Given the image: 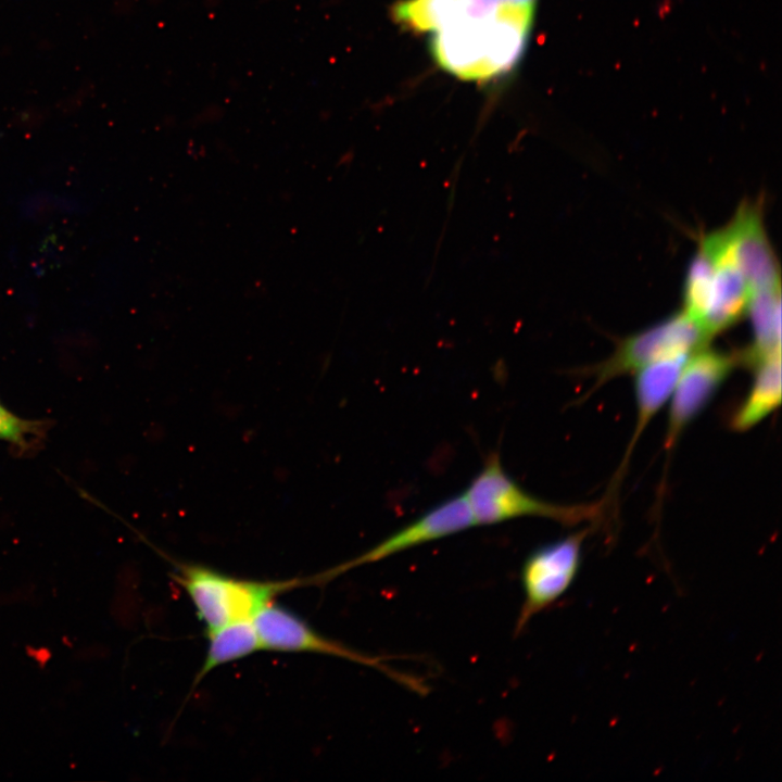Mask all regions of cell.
<instances>
[{
	"mask_svg": "<svg viewBox=\"0 0 782 782\" xmlns=\"http://www.w3.org/2000/svg\"><path fill=\"white\" fill-rule=\"evenodd\" d=\"M535 9L499 3L483 18H464L432 33L436 63L455 77L485 81L510 72L521 60Z\"/></svg>",
	"mask_w": 782,
	"mask_h": 782,
	"instance_id": "cell-1",
	"label": "cell"
},
{
	"mask_svg": "<svg viewBox=\"0 0 782 782\" xmlns=\"http://www.w3.org/2000/svg\"><path fill=\"white\" fill-rule=\"evenodd\" d=\"M175 580L192 602L206 631L252 619L277 595L301 584L299 579L256 581L232 577L210 567L180 564Z\"/></svg>",
	"mask_w": 782,
	"mask_h": 782,
	"instance_id": "cell-2",
	"label": "cell"
},
{
	"mask_svg": "<svg viewBox=\"0 0 782 782\" xmlns=\"http://www.w3.org/2000/svg\"><path fill=\"white\" fill-rule=\"evenodd\" d=\"M463 493L475 526L495 525L526 516L575 525L597 514L595 506L559 505L528 493L505 471L497 452L487 456L482 468Z\"/></svg>",
	"mask_w": 782,
	"mask_h": 782,
	"instance_id": "cell-3",
	"label": "cell"
},
{
	"mask_svg": "<svg viewBox=\"0 0 782 782\" xmlns=\"http://www.w3.org/2000/svg\"><path fill=\"white\" fill-rule=\"evenodd\" d=\"M709 340L684 312L674 314L622 340L610 357L597 367L596 386L620 375L636 373L660 360L689 356L706 346Z\"/></svg>",
	"mask_w": 782,
	"mask_h": 782,
	"instance_id": "cell-4",
	"label": "cell"
},
{
	"mask_svg": "<svg viewBox=\"0 0 782 782\" xmlns=\"http://www.w3.org/2000/svg\"><path fill=\"white\" fill-rule=\"evenodd\" d=\"M263 649L286 653H315L340 657L376 668L394 681L417 692L422 688L409 678L384 664L381 657L360 653L316 632L291 610L273 602L265 605L252 618Z\"/></svg>",
	"mask_w": 782,
	"mask_h": 782,
	"instance_id": "cell-5",
	"label": "cell"
},
{
	"mask_svg": "<svg viewBox=\"0 0 782 782\" xmlns=\"http://www.w3.org/2000/svg\"><path fill=\"white\" fill-rule=\"evenodd\" d=\"M586 531H579L532 552L521 569L524 602L517 617L515 634L520 633L539 613L555 603L573 582L581 564L582 542Z\"/></svg>",
	"mask_w": 782,
	"mask_h": 782,
	"instance_id": "cell-6",
	"label": "cell"
},
{
	"mask_svg": "<svg viewBox=\"0 0 782 782\" xmlns=\"http://www.w3.org/2000/svg\"><path fill=\"white\" fill-rule=\"evenodd\" d=\"M474 526L475 521L464 493L456 494L431 507L358 556L316 575L310 581L327 582L350 569L382 560Z\"/></svg>",
	"mask_w": 782,
	"mask_h": 782,
	"instance_id": "cell-7",
	"label": "cell"
},
{
	"mask_svg": "<svg viewBox=\"0 0 782 782\" xmlns=\"http://www.w3.org/2000/svg\"><path fill=\"white\" fill-rule=\"evenodd\" d=\"M740 363L739 354L706 346L685 361L671 392L665 446L670 450L683 430L712 400Z\"/></svg>",
	"mask_w": 782,
	"mask_h": 782,
	"instance_id": "cell-8",
	"label": "cell"
},
{
	"mask_svg": "<svg viewBox=\"0 0 782 782\" xmlns=\"http://www.w3.org/2000/svg\"><path fill=\"white\" fill-rule=\"evenodd\" d=\"M699 244L714 260L701 329L712 336L734 325L747 312L753 292L735 265L724 227L703 237Z\"/></svg>",
	"mask_w": 782,
	"mask_h": 782,
	"instance_id": "cell-9",
	"label": "cell"
},
{
	"mask_svg": "<svg viewBox=\"0 0 782 782\" xmlns=\"http://www.w3.org/2000/svg\"><path fill=\"white\" fill-rule=\"evenodd\" d=\"M724 227L733 261L753 294L781 288L780 267L765 230L761 207L742 204Z\"/></svg>",
	"mask_w": 782,
	"mask_h": 782,
	"instance_id": "cell-10",
	"label": "cell"
},
{
	"mask_svg": "<svg viewBox=\"0 0 782 782\" xmlns=\"http://www.w3.org/2000/svg\"><path fill=\"white\" fill-rule=\"evenodd\" d=\"M497 8L496 0H400L391 15L409 31L432 34L459 20L492 16Z\"/></svg>",
	"mask_w": 782,
	"mask_h": 782,
	"instance_id": "cell-11",
	"label": "cell"
},
{
	"mask_svg": "<svg viewBox=\"0 0 782 782\" xmlns=\"http://www.w3.org/2000/svg\"><path fill=\"white\" fill-rule=\"evenodd\" d=\"M689 356L660 360L635 373L634 392L638 408L635 430L618 472L623 471L632 449L643 430L670 398L680 371Z\"/></svg>",
	"mask_w": 782,
	"mask_h": 782,
	"instance_id": "cell-12",
	"label": "cell"
},
{
	"mask_svg": "<svg viewBox=\"0 0 782 782\" xmlns=\"http://www.w3.org/2000/svg\"><path fill=\"white\" fill-rule=\"evenodd\" d=\"M746 313L751 316L753 342L739 358L753 368L781 354V288L755 292Z\"/></svg>",
	"mask_w": 782,
	"mask_h": 782,
	"instance_id": "cell-13",
	"label": "cell"
},
{
	"mask_svg": "<svg viewBox=\"0 0 782 782\" xmlns=\"http://www.w3.org/2000/svg\"><path fill=\"white\" fill-rule=\"evenodd\" d=\"M753 368V384L731 421L736 431L753 428L781 403V354L769 357Z\"/></svg>",
	"mask_w": 782,
	"mask_h": 782,
	"instance_id": "cell-14",
	"label": "cell"
},
{
	"mask_svg": "<svg viewBox=\"0 0 782 782\" xmlns=\"http://www.w3.org/2000/svg\"><path fill=\"white\" fill-rule=\"evenodd\" d=\"M206 632L209 644L197 681L216 667L263 649L252 619L231 622Z\"/></svg>",
	"mask_w": 782,
	"mask_h": 782,
	"instance_id": "cell-15",
	"label": "cell"
},
{
	"mask_svg": "<svg viewBox=\"0 0 782 782\" xmlns=\"http://www.w3.org/2000/svg\"><path fill=\"white\" fill-rule=\"evenodd\" d=\"M45 425L42 421L24 419L0 402V440L9 442L21 450H27L34 445L35 440L43 434Z\"/></svg>",
	"mask_w": 782,
	"mask_h": 782,
	"instance_id": "cell-16",
	"label": "cell"
},
{
	"mask_svg": "<svg viewBox=\"0 0 782 782\" xmlns=\"http://www.w3.org/2000/svg\"><path fill=\"white\" fill-rule=\"evenodd\" d=\"M499 3L535 9L538 0H496Z\"/></svg>",
	"mask_w": 782,
	"mask_h": 782,
	"instance_id": "cell-17",
	"label": "cell"
}]
</instances>
